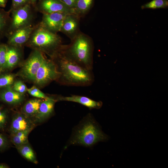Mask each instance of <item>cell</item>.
<instances>
[{"label": "cell", "mask_w": 168, "mask_h": 168, "mask_svg": "<svg viewBox=\"0 0 168 168\" xmlns=\"http://www.w3.org/2000/svg\"><path fill=\"white\" fill-rule=\"evenodd\" d=\"M8 119L7 110L0 106V129L4 130L6 128Z\"/></svg>", "instance_id": "27"}, {"label": "cell", "mask_w": 168, "mask_h": 168, "mask_svg": "<svg viewBox=\"0 0 168 168\" xmlns=\"http://www.w3.org/2000/svg\"><path fill=\"white\" fill-rule=\"evenodd\" d=\"M168 6V0H152L141 6L142 9L166 8Z\"/></svg>", "instance_id": "23"}, {"label": "cell", "mask_w": 168, "mask_h": 168, "mask_svg": "<svg viewBox=\"0 0 168 168\" xmlns=\"http://www.w3.org/2000/svg\"><path fill=\"white\" fill-rule=\"evenodd\" d=\"M9 11L11 14L9 34L17 29L34 25L35 12L36 11L31 4Z\"/></svg>", "instance_id": "6"}, {"label": "cell", "mask_w": 168, "mask_h": 168, "mask_svg": "<svg viewBox=\"0 0 168 168\" xmlns=\"http://www.w3.org/2000/svg\"><path fill=\"white\" fill-rule=\"evenodd\" d=\"M31 131L28 130L20 131L11 135L12 142L16 147L29 143L28 136Z\"/></svg>", "instance_id": "21"}, {"label": "cell", "mask_w": 168, "mask_h": 168, "mask_svg": "<svg viewBox=\"0 0 168 168\" xmlns=\"http://www.w3.org/2000/svg\"><path fill=\"white\" fill-rule=\"evenodd\" d=\"M7 0H0V7L3 8L6 7Z\"/></svg>", "instance_id": "31"}, {"label": "cell", "mask_w": 168, "mask_h": 168, "mask_svg": "<svg viewBox=\"0 0 168 168\" xmlns=\"http://www.w3.org/2000/svg\"><path fill=\"white\" fill-rule=\"evenodd\" d=\"M8 144V142L6 138L0 133V150L6 148Z\"/></svg>", "instance_id": "29"}, {"label": "cell", "mask_w": 168, "mask_h": 168, "mask_svg": "<svg viewBox=\"0 0 168 168\" xmlns=\"http://www.w3.org/2000/svg\"><path fill=\"white\" fill-rule=\"evenodd\" d=\"M30 3L31 4L30 0H12L11 5L9 11H11Z\"/></svg>", "instance_id": "28"}, {"label": "cell", "mask_w": 168, "mask_h": 168, "mask_svg": "<svg viewBox=\"0 0 168 168\" xmlns=\"http://www.w3.org/2000/svg\"><path fill=\"white\" fill-rule=\"evenodd\" d=\"M61 38L57 33L52 32L40 26L35 25L26 46L32 50L39 51L50 58L63 48Z\"/></svg>", "instance_id": "2"}, {"label": "cell", "mask_w": 168, "mask_h": 168, "mask_svg": "<svg viewBox=\"0 0 168 168\" xmlns=\"http://www.w3.org/2000/svg\"><path fill=\"white\" fill-rule=\"evenodd\" d=\"M72 40L69 46L63 45L62 51L79 65L91 71L93 46L91 39L86 35L79 33Z\"/></svg>", "instance_id": "3"}, {"label": "cell", "mask_w": 168, "mask_h": 168, "mask_svg": "<svg viewBox=\"0 0 168 168\" xmlns=\"http://www.w3.org/2000/svg\"><path fill=\"white\" fill-rule=\"evenodd\" d=\"M79 126L72 137L71 143L90 147L106 139V136L94 120L88 118Z\"/></svg>", "instance_id": "4"}, {"label": "cell", "mask_w": 168, "mask_h": 168, "mask_svg": "<svg viewBox=\"0 0 168 168\" xmlns=\"http://www.w3.org/2000/svg\"><path fill=\"white\" fill-rule=\"evenodd\" d=\"M56 98L49 96L43 100L40 103L38 111L34 117L35 122H41L48 118L53 113Z\"/></svg>", "instance_id": "15"}, {"label": "cell", "mask_w": 168, "mask_h": 168, "mask_svg": "<svg viewBox=\"0 0 168 168\" xmlns=\"http://www.w3.org/2000/svg\"><path fill=\"white\" fill-rule=\"evenodd\" d=\"M67 13L55 12L43 14L41 21L39 23L41 26L52 32L57 33L60 31L63 20Z\"/></svg>", "instance_id": "9"}, {"label": "cell", "mask_w": 168, "mask_h": 168, "mask_svg": "<svg viewBox=\"0 0 168 168\" xmlns=\"http://www.w3.org/2000/svg\"><path fill=\"white\" fill-rule=\"evenodd\" d=\"M67 7L73 10L76 0H61Z\"/></svg>", "instance_id": "30"}, {"label": "cell", "mask_w": 168, "mask_h": 168, "mask_svg": "<svg viewBox=\"0 0 168 168\" xmlns=\"http://www.w3.org/2000/svg\"><path fill=\"white\" fill-rule=\"evenodd\" d=\"M11 13L0 7V40L7 37L10 33Z\"/></svg>", "instance_id": "18"}, {"label": "cell", "mask_w": 168, "mask_h": 168, "mask_svg": "<svg viewBox=\"0 0 168 168\" xmlns=\"http://www.w3.org/2000/svg\"><path fill=\"white\" fill-rule=\"evenodd\" d=\"M11 87L14 90L20 93L25 94L27 92L28 88L21 79H15Z\"/></svg>", "instance_id": "25"}, {"label": "cell", "mask_w": 168, "mask_h": 168, "mask_svg": "<svg viewBox=\"0 0 168 168\" xmlns=\"http://www.w3.org/2000/svg\"><path fill=\"white\" fill-rule=\"evenodd\" d=\"M16 77V74L9 73L0 74V89L11 86Z\"/></svg>", "instance_id": "22"}, {"label": "cell", "mask_w": 168, "mask_h": 168, "mask_svg": "<svg viewBox=\"0 0 168 168\" xmlns=\"http://www.w3.org/2000/svg\"><path fill=\"white\" fill-rule=\"evenodd\" d=\"M7 44L6 70L11 71L20 66L24 59V47Z\"/></svg>", "instance_id": "11"}, {"label": "cell", "mask_w": 168, "mask_h": 168, "mask_svg": "<svg viewBox=\"0 0 168 168\" xmlns=\"http://www.w3.org/2000/svg\"><path fill=\"white\" fill-rule=\"evenodd\" d=\"M8 167L7 166L4 164L0 163V168H8Z\"/></svg>", "instance_id": "33"}, {"label": "cell", "mask_w": 168, "mask_h": 168, "mask_svg": "<svg viewBox=\"0 0 168 168\" xmlns=\"http://www.w3.org/2000/svg\"><path fill=\"white\" fill-rule=\"evenodd\" d=\"M34 7L36 12L43 14L55 12L75 14L73 9L67 7L61 0H38Z\"/></svg>", "instance_id": "8"}, {"label": "cell", "mask_w": 168, "mask_h": 168, "mask_svg": "<svg viewBox=\"0 0 168 168\" xmlns=\"http://www.w3.org/2000/svg\"><path fill=\"white\" fill-rule=\"evenodd\" d=\"M80 17L75 13H70L67 15L63 20L60 31L67 35L72 40L79 33Z\"/></svg>", "instance_id": "13"}, {"label": "cell", "mask_w": 168, "mask_h": 168, "mask_svg": "<svg viewBox=\"0 0 168 168\" xmlns=\"http://www.w3.org/2000/svg\"><path fill=\"white\" fill-rule=\"evenodd\" d=\"M95 0H76L73 10L79 17L86 14L91 8Z\"/></svg>", "instance_id": "19"}, {"label": "cell", "mask_w": 168, "mask_h": 168, "mask_svg": "<svg viewBox=\"0 0 168 168\" xmlns=\"http://www.w3.org/2000/svg\"><path fill=\"white\" fill-rule=\"evenodd\" d=\"M25 94L14 90L11 86L1 89L0 91V101L8 105L15 106L22 104L25 100Z\"/></svg>", "instance_id": "14"}, {"label": "cell", "mask_w": 168, "mask_h": 168, "mask_svg": "<svg viewBox=\"0 0 168 168\" xmlns=\"http://www.w3.org/2000/svg\"><path fill=\"white\" fill-rule=\"evenodd\" d=\"M18 152L28 161L37 164L38 161L35 153L29 143L16 147Z\"/></svg>", "instance_id": "20"}, {"label": "cell", "mask_w": 168, "mask_h": 168, "mask_svg": "<svg viewBox=\"0 0 168 168\" xmlns=\"http://www.w3.org/2000/svg\"><path fill=\"white\" fill-rule=\"evenodd\" d=\"M60 75L54 62L46 57L38 70L33 83L39 88H42L54 81H57Z\"/></svg>", "instance_id": "7"}, {"label": "cell", "mask_w": 168, "mask_h": 168, "mask_svg": "<svg viewBox=\"0 0 168 168\" xmlns=\"http://www.w3.org/2000/svg\"><path fill=\"white\" fill-rule=\"evenodd\" d=\"M62 49L51 58L55 63L60 73L57 82L68 86L91 85L93 80L91 71L83 67L71 59L64 54Z\"/></svg>", "instance_id": "1"}, {"label": "cell", "mask_w": 168, "mask_h": 168, "mask_svg": "<svg viewBox=\"0 0 168 168\" xmlns=\"http://www.w3.org/2000/svg\"><path fill=\"white\" fill-rule=\"evenodd\" d=\"M35 25L17 29L7 36V44L10 45L24 47L34 29Z\"/></svg>", "instance_id": "10"}, {"label": "cell", "mask_w": 168, "mask_h": 168, "mask_svg": "<svg viewBox=\"0 0 168 168\" xmlns=\"http://www.w3.org/2000/svg\"><path fill=\"white\" fill-rule=\"evenodd\" d=\"M45 55L36 50H32L29 56L24 60L20 69L16 74L23 81L33 83L38 69L41 65Z\"/></svg>", "instance_id": "5"}, {"label": "cell", "mask_w": 168, "mask_h": 168, "mask_svg": "<svg viewBox=\"0 0 168 168\" xmlns=\"http://www.w3.org/2000/svg\"><path fill=\"white\" fill-rule=\"evenodd\" d=\"M56 100L57 101H64L77 103L90 109H98L102 105L100 102L95 101L86 96L76 95L68 96H59L56 98Z\"/></svg>", "instance_id": "16"}, {"label": "cell", "mask_w": 168, "mask_h": 168, "mask_svg": "<svg viewBox=\"0 0 168 168\" xmlns=\"http://www.w3.org/2000/svg\"><path fill=\"white\" fill-rule=\"evenodd\" d=\"M43 99L33 98L27 101L22 107L21 112L26 116L34 118L37 114Z\"/></svg>", "instance_id": "17"}, {"label": "cell", "mask_w": 168, "mask_h": 168, "mask_svg": "<svg viewBox=\"0 0 168 168\" xmlns=\"http://www.w3.org/2000/svg\"><path fill=\"white\" fill-rule=\"evenodd\" d=\"M7 44H0V74L6 70Z\"/></svg>", "instance_id": "24"}, {"label": "cell", "mask_w": 168, "mask_h": 168, "mask_svg": "<svg viewBox=\"0 0 168 168\" xmlns=\"http://www.w3.org/2000/svg\"><path fill=\"white\" fill-rule=\"evenodd\" d=\"M27 92L31 96L36 98L45 99L48 96L40 90L39 88L34 85L31 87L28 88Z\"/></svg>", "instance_id": "26"}, {"label": "cell", "mask_w": 168, "mask_h": 168, "mask_svg": "<svg viewBox=\"0 0 168 168\" xmlns=\"http://www.w3.org/2000/svg\"><path fill=\"white\" fill-rule=\"evenodd\" d=\"M35 122L21 112H16L13 115L9 128L11 135L18 132L31 130L35 126Z\"/></svg>", "instance_id": "12"}, {"label": "cell", "mask_w": 168, "mask_h": 168, "mask_svg": "<svg viewBox=\"0 0 168 168\" xmlns=\"http://www.w3.org/2000/svg\"><path fill=\"white\" fill-rule=\"evenodd\" d=\"M31 5L34 7L35 6L36 3L38 0H30Z\"/></svg>", "instance_id": "32"}]
</instances>
